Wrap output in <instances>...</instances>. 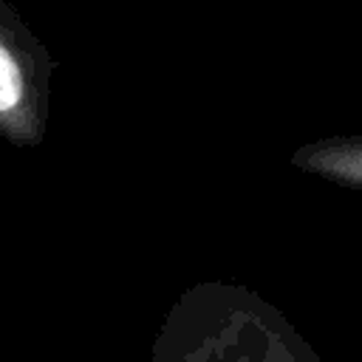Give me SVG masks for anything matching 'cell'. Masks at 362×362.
<instances>
[{"mask_svg":"<svg viewBox=\"0 0 362 362\" xmlns=\"http://www.w3.org/2000/svg\"><path fill=\"white\" fill-rule=\"evenodd\" d=\"M54 59L14 6L0 0V139L37 147L48 127Z\"/></svg>","mask_w":362,"mask_h":362,"instance_id":"obj_2","label":"cell"},{"mask_svg":"<svg viewBox=\"0 0 362 362\" xmlns=\"http://www.w3.org/2000/svg\"><path fill=\"white\" fill-rule=\"evenodd\" d=\"M291 167L342 189L362 192V133H339L305 141L291 153Z\"/></svg>","mask_w":362,"mask_h":362,"instance_id":"obj_3","label":"cell"},{"mask_svg":"<svg viewBox=\"0 0 362 362\" xmlns=\"http://www.w3.org/2000/svg\"><path fill=\"white\" fill-rule=\"evenodd\" d=\"M153 362H320L288 317L240 283H195L170 308Z\"/></svg>","mask_w":362,"mask_h":362,"instance_id":"obj_1","label":"cell"}]
</instances>
